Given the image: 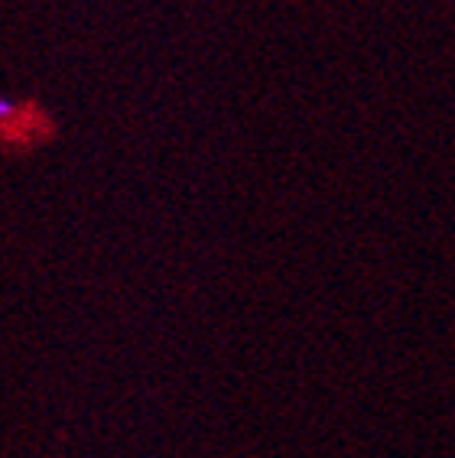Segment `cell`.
Segmentation results:
<instances>
[{
    "mask_svg": "<svg viewBox=\"0 0 455 458\" xmlns=\"http://www.w3.org/2000/svg\"><path fill=\"white\" fill-rule=\"evenodd\" d=\"M13 114V105H10V101H4V98H0V117H10Z\"/></svg>",
    "mask_w": 455,
    "mask_h": 458,
    "instance_id": "6da1fadb",
    "label": "cell"
}]
</instances>
